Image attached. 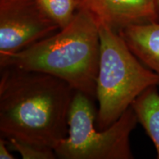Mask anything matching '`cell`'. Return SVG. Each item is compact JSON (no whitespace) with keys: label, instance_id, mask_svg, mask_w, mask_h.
I'll return each instance as SVG.
<instances>
[{"label":"cell","instance_id":"30bf717a","mask_svg":"<svg viewBox=\"0 0 159 159\" xmlns=\"http://www.w3.org/2000/svg\"><path fill=\"white\" fill-rule=\"evenodd\" d=\"M8 147L11 150L19 152L23 159H55L57 157L55 150L43 148L16 140L15 139H7Z\"/></svg>","mask_w":159,"mask_h":159},{"label":"cell","instance_id":"277c9868","mask_svg":"<svg viewBox=\"0 0 159 159\" xmlns=\"http://www.w3.org/2000/svg\"><path fill=\"white\" fill-rule=\"evenodd\" d=\"M91 97L76 91L69 111V132L55 152L61 159H131L129 138L138 122L130 107L102 130L95 129L97 111Z\"/></svg>","mask_w":159,"mask_h":159},{"label":"cell","instance_id":"ba28073f","mask_svg":"<svg viewBox=\"0 0 159 159\" xmlns=\"http://www.w3.org/2000/svg\"><path fill=\"white\" fill-rule=\"evenodd\" d=\"M140 122L156 148L159 159V94L156 85L150 86L136 97L131 105Z\"/></svg>","mask_w":159,"mask_h":159},{"label":"cell","instance_id":"9c48e42d","mask_svg":"<svg viewBox=\"0 0 159 159\" xmlns=\"http://www.w3.org/2000/svg\"><path fill=\"white\" fill-rule=\"evenodd\" d=\"M43 11L60 29L72 21L77 10V0H37Z\"/></svg>","mask_w":159,"mask_h":159},{"label":"cell","instance_id":"6da1fadb","mask_svg":"<svg viewBox=\"0 0 159 159\" xmlns=\"http://www.w3.org/2000/svg\"><path fill=\"white\" fill-rule=\"evenodd\" d=\"M75 92L64 80L46 73L1 69V136L55 150L68 136Z\"/></svg>","mask_w":159,"mask_h":159},{"label":"cell","instance_id":"8992f818","mask_svg":"<svg viewBox=\"0 0 159 159\" xmlns=\"http://www.w3.org/2000/svg\"><path fill=\"white\" fill-rule=\"evenodd\" d=\"M89 11L97 23L116 32L159 21L156 0H77V10Z\"/></svg>","mask_w":159,"mask_h":159},{"label":"cell","instance_id":"3957f363","mask_svg":"<svg viewBox=\"0 0 159 159\" xmlns=\"http://www.w3.org/2000/svg\"><path fill=\"white\" fill-rule=\"evenodd\" d=\"M97 24L100 52L96 83L99 103L96 123L102 130L116 122L143 91L159 85V76L137 58L118 32Z\"/></svg>","mask_w":159,"mask_h":159},{"label":"cell","instance_id":"5b68a950","mask_svg":"<svg viewBox=\"0 0 159 159\" xmlns=\"http://www.w3.org/2000/svg\"><path fill=\"white\" fill-rule=\"evenodd\" d=\"M58 30L37 0H0V56L22 50Z\"/></svg>","mask_w":159,"mask_h":159},{"label":"cell","instance_id":"52a82bcc","mask_svg":"<svg viewBox=\"0 0 159 159\" xmlns=\"http://www.w3.org/2000/svg\"><path fill=\"white\" fill-rule=\"evenodd\" d=\"M136 57L159 76V23L133 25L118 32Z\"/></svg>","mask_w":159,"mask_h":159},{"label":"cell","instance_id":"7c38bea8","mask_svg":"<svg viewBox=\"0 0 159 159\" xmlns=\"http://www.w3.org/2000/svg\"><path fill=\"white\" fill-rule=\"evenodd\" d=\"M156 5H157V7H158V10L159 11V0H156Z\"/></svg>","mask_w":159,"mask_h":159},{"label":"cell","instance_id":"8fae6325","mask_svg":"<svg viewBox=\"0 0 159 159\" xmlns=\"http://www.w3.org/2000/svg\"><path fill=\"white\" fill-rule=\"evenodd\" d=\"M7 142L5 139L1 136L0 139V159H14L15 157L9 151V147H7Z\"/></svg>","mask_w":159,"mask_h":159},{"label":"cell","instance_id":"7a4b0ae2","mask_svg":"<svg viewBox=\"0 0 159 159\" xmlns=\"http://www.w3.org/2000/svg\"><path fill=\"white\" fill-rule=\"evenodd\" d=\"M99 26L89 11L77 9L64 28L13 54L0 56V68L40 71L64 80L94 99L99 69Z\"/></svg>","mask_w":159,"mask_h":159}]
</instances>
